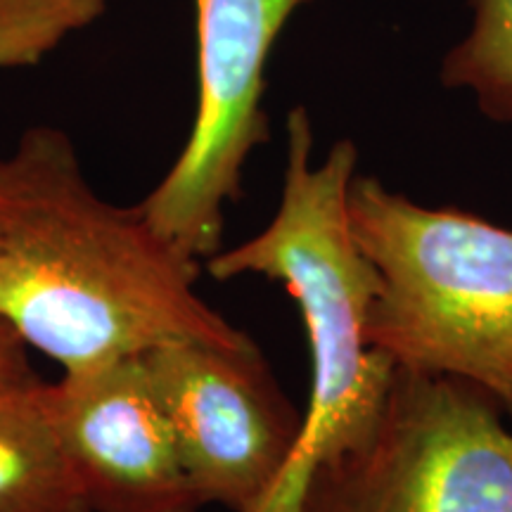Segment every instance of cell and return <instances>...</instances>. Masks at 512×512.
Instances as JSON below:
<instances>
[{"label":"cell","mask_w":512,"mask_h":512,"mask_svg":"<svg viewBox=\"0 0 512 512\" xmlns=\"http://www.w3.org/2000/svg\"><path fill=\"white\" fill-rule=\"evenodd\" d=\"M200 266L138 204L102 200L60 128H29L0 157V316L62 373L169 342H252L197 294Z\"/></svg>","instance_id":"6da1fadb"},{"label":"cell","mask_w":512,"mask_h":512,"mask_svg":"<svg viewBox=\"0 0 512 512\" xmlns=\"http://www.w3.org/2000/svg\"><path fill=\"white\" fill-rule=\"evenodd\" d=\"M358 166L349 138L313 164L306 107L287 114L283 192L271 223L204 261L211 278L261 275L297 302L309 339L311 394L290 463L259 512H294L313 467L354 446L380 413L394 363L366 342L380 280L351 238L347 195Z\"/></svg>","instance_id":"7a4b0ae2"},{"label":"cell","mask_w":512,"mask_h":512,"mask_svg":"<svg viewBox=\"0 0 512 512\" xmlns=\"http://www.w3.org/2000/svg\"><path fill=\"white\" fill-rule=\"evenodd\" d=\"M347 214L380 280L368 347L399 370L477 384L512 418V228L361 174Z\"/></svg>","instance_id":"3957f363"},{"label":"cell","mask_w":512,"mask_h":512,"mask_svg":"<svg viewBox=\"0 0 512 512\" xmlns=\"http://www.w3.org/2000/svg\"><path fill=\"white\" fill-rule=\"evenodd\" d=\"M477 384L394 370L354 446L313 467L294 512H512V427Z\"/></svg>","instance_id":"277c9868"},{"label":"cell","mask_w":512,"mask_h":512,"mask_svg":"<svg viewBox=\"0 0 512 512\" xmlns=\"http://www.w3.org/2000/svg\"><path fill=\"white\" fill-rule=\"evenodd\" d=\"M311 0H195L197 112L181 155L138 204L192 261L221 249L226 204L240 200L254 147L268 143L266 67L280 31Z\"/></svg>","instance_id":"5b68a950"},{"label":"cell","mask_w":512,"mask_h":512,"mask_svg":"<svg viewBox=\"0 0 512 512\" xmlns=\"http://www.w3.org/2000/svg\"><path fill=\"white\" fill-rule=\"evenodd\" d=\"M200 503L259 512L290 463L302 418L254 342H169L143 354Z\"/></svg>","instance_id":"8992f818"},{"label":"cell","mask_w":512,"mask_h":512,"mask_svg":"<svg viewBox=\"0 0 512 512\" xmlns=\"http://www.w3.org/2000/svg\"><path fill=\"white\" fill-rule=\"evenodd\" d=\"M93 512H200L143 356L38 384Z\"/></svg>","instance_id":"52a82bcc"},{"label":"cell","mask_w":512,"mask_h":512,"mask_svg":"<svg viewBox=\"0 0 512 512\" xmlns=\"http://www.w3.org/2000/svg\"><path fill=\"white\" fill-rule=\"evenodd\" d=\"M38 384L0 394V512H93Z\"/></svg>","instance_id":"ba28073f"},{"label":"cell","mask_w":512,"mask_h":512,"mask_svg":"<svg viewBox=\"0 0 512 512\" xmlns=\"http://www.w3.org/2000/svg\"><path fill=\"white\" fill-rule=\"evenodd\" d=\"M470 31L448 50L441 83L475 95L479 112L512 124V0H467Z\"/></svg>","instance_id":"9c48e42d"},{"label":"cell","mask_w":512,"mask_h":512,"mask_svg":"<svg viewBox=\"0 0 512 512\" xmlns=\"http://www.w3.org/2000/svg\"><path fill=\"white\" fill-rule=\"evenodd\" d=\"M105 8L107 0H0V69L36 67Z\"/></svg>","instance_id":"30bf717a"},{"label":"cell","mask_w":512,"mask_h":512,"mask_svg":"<svg viewBox=\"0 0 512 512\" xmlns=\"http://www.w3.org/2000/svg\"><path fill=\"white\" fill-rule=\"evenodd\" d=\"M38 382L29 363V344L10 320L0 316V394L29 389Z\"/></svg>","instance_id":"8fae6325"}]
</instances>
